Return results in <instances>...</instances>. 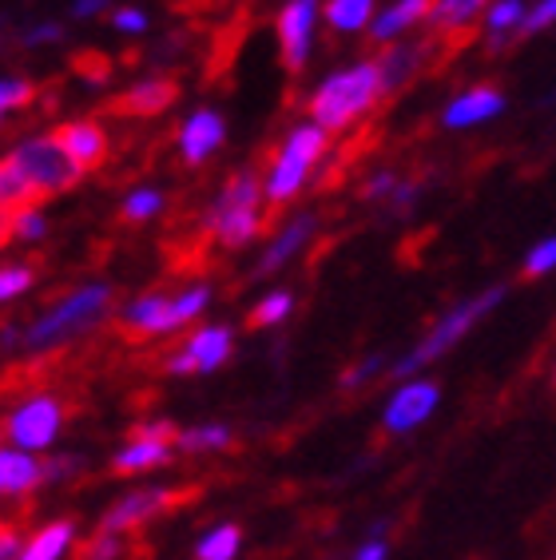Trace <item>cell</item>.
Instances as JSON below:
<instances>
[{"mask_svg":"<svg viewBox=\"0 0 556 560\" xmlns=\"http://www.w3.org/2000/svg\"><path fill=\"white\" fill-rule=\"evenodd\" d=\"M207 302H211V287L207 282H195V287H187L179 294H143V299L128 302L119 311V335L131 338V342L175 335V330H183V326L195 323L207 311Z\"/></svg>","mask_w":556,"mask_h":560,"instance_id":"obj_4","label":"cell"},{"mask_svg":"<svg viewBox=\"0 0 556 560\" xmlns=\"http://www.w3.org/2000/svg\"><path fill=\"white\" fill-rule=\"evenodd\" d=\"M314 231H318V219H314L311 211H306V215H294V219H290V223L282 226V231H278L275 243H270V247L263 250V259H258V267H255L258 279H263V275H275V270L287 267V262L294 259V255H299L302 247H306V238H311Z\"/></svg>","mask_w":556,"mask_h":560,"instance_id":"obj_19","label":"cell"},{"mask_svg":"<svg viewBox=\"0 0 556 560\" xmlns=\"http://www.w3.org/2000/svg\"><path fill=\"white\" fill-rule=\"evenodd\" d=\"M163 191H155V187H136V191L124 199V207H119V219L124 223H148V219H155L163 211Z\"/></svg>","mask_w":556,"mask_h":560,"instance_id":"obj_29","label":"cell"},{"mask_svg":"<svg viewBox=\"0 0 556 560\" xmlns=\"http://www.w3.org/2000/svg\"><path fill=\"white\" fill-rule=\"evenodd\" d=\"M65 36V28L60 24H36V28H28V33L21 36L24 48H36V44H56Z\"/></svg>","mask_w":556,"mask_h":560,"instance_id":"obj_44","label":"cell"},{"mask_svg":"<svg viewBox=\"0 0 556 560\" xmlns=\"http://www.w3.org/2000/svg\"><path fill=\"white\" fill-rule=\"evenodd\" d=\"M60 148L68 151V160L80 167V172H96L100 163L107 160V131L100 128L96 119H68L53 131Z\"/></svg>","mask_w":556,"mask_h":560,"instance_id":"obj_17","label":"cell"},{"mask_svg":"<svg viewBox=\"0 0 556 560\" xmlns=\"http://www.w3.org/2000/svg\"><path fill=\"white\" fill-rule=\"evenodd\" d=\"M267 215H263V179L255 167H243L223 184V191L215 195V203L204 215V235L215 238L219 247L239 250L263 231Z\"/></svg>","mask_w":556,"mask_h":560,"instance_id":"obj_2","label":"cell"},{"mask_svg":"<svg viewBox=\"0 0 556 560\" xmlns=\"http://www.w3.org/2000/svg\"><path fill=\"white\" fill-rule=\"evenodd\" d=\"M485 0H433L429 4V36L433 40H465L473 33V21L482 16Z\"/></svg>","mask_w":556,"mask_h":560,"instance_id":"obj_18","label":"cell"},{"mask_svg":"<svg viewBox=\"0 0 556 560\" xmlns=\"http://www.w3.org/2000/svg\"><path fill=\"white\" fill-rule=\"evenodd\" d=\"M175 100H179V84H175L172 75H148V80L131 84L128 92H119L107 104V112L124 119H155L172 108Z\"/></svg>","mask_w":556,"mask_h":560,"instance_id":"obj_13","label":"cell"},{"mask_svg":"<svg viewBox=\"0 0 556 560\" xmlns=\"http://www.w3.org/2000/svg\"><path fill=\"white\" fill-rule=\"evenodd\" d=\"M33 282H36L33 262H9V267H0V302H12V299H21V294H28Z\"/></svg>","mask_w":556,"mask_h":560,"instance_id":"obj_30","label":"cell"},{"mask_svg":"<svg viewBox=\"0 0 556 560\" xmlns=\"http://www.w3.org/2000/svg\"><path fill=\"white\" fill-rule=\"evenodd\" d=\"M505 112V92L493 84H477L470 92H461L453 104H445L441 112V124L450 131H465V128H477V124H489Z\"/></svg>","mask_w":556,"mask_h":560,"instance_id":"obj_16","label":"cell"},{"mask_svg":"<svg viewBox=\"0 0 556 560\" xmlns=\"http://www.w3.org/2000/svg\"><path fill=\"white\" fill-rule=\"evenodd\" d=\"M107 311H112V287H107V282H88L80 291L53 302L28 330H21V350H28V354H48L56 346H68L72 338L88 335L92 326L104 323Z\"/></svg>","mask_w":556,"mask_h":560,"instance_id":"obj_1","label":"cell"},{"mask_svg":"<svg viewBox=\"0 0 556 560\" xmlns=\"http://www.w3.org/2000/svg\"><path fill=\"white\" fill-rule=\"evenodd\" d=\"M385 552H390V549H385V540L382 537H370L362 549L354 552V560H385Z\"/></svg>","mask_w":556,"mask_h":560,"instance_id":"obj_46","label":"cell"},{"mask_svg":"<svg viewBox=\"0 0 556 560\" xmlns=\"http://www.w3.org/2000/svg\"><path fill=\"white\" fill-rule=\"evenodd\" d=\"M524 9H529L524 0H493L489 12H485V48H489V52L513 48Z\"/></svg>","mask_w":556,"mask_h":560,"instance_id":"obj_21","label":"cell"},{"mask_svg":"<svg viewBox=\"0 0 556 560\" xmlns=\"http://www.w3.org/2000/svg\"><path fill=\"white\" fill-rule=\"evenodd\" d=\"M438 48V40L433 36H426V40H394L385 44L382 56L374 60V72H378V96H394V92H402V88L414 80L417 72H421V65H426V56Z\"/></svg>","mask_w":556,"mask_h":560,"instance_id":"obj_11","label":"cell"},{"mask_svg":"<svg viewBox=\"0 0 556 560\" xmlns=\"http://www.w3.org/2000/svg\"><path fill=\"white\" fill-rule=\"evenodd\" d=\"M104 9H107V0H76L72 16L76 21H92V16H100Z\"/></svg>","mask_w":556,"mask_h":560,"instance_id":"obj_45","label":"cell"},{"mask_svg":"<svg viewBox=\"0 0 556 560\" xmlns=\"http://www.w3.org/2000/svg\"><path fill=\"white\" fill-rule=\"evenodd\" d=\"M175 442H179V450L199 453V450H227V445L235 442V438H231V430H227V425H204V430L179 433Z\"/></svg>","mask_w":556,"mask_h":560,"instance_id":"obj_32","label":"cell"},{"mask_svg":"<svg viewBox=\"0 0 556 560\" xmlns=\"http://www.w3.org/2000/svg\"><path fill=\"white\" fill-rule=\"evenodd\" d=\"M231 354V330L227 326H204V330H195L187 342H183L179 354H172L163 366L167 374H211L219 370Z\"/></svg>","mask_w":556,"mask_h":560,"instance_id":"obj_12","label":"cell"},{"mask_svg":"<svg viewBox=\"0 0 556 560\" xmlns=\"http://www.w3.org/2000/svg\"><path fill=\"white\" fill-rule=\"evenodd\" d=\"M48 231V219L40 215V207H24V211H12V238H24V243H36Z\"/></svg>","mask_w":556,"mask_h":560,"instance_id":"obj_34","label":"cell"},{"mask_svg":"<svg viewBox=\"0 0 556 560\" xmlns=\"http://www.w3.org/2000/svg\"><path fill=\"white\" fill-rule=\"evenodd\" d=\"M429 4L433 0H394L385 12H378L374 21H370V40L374 44H394L397 36H406L414 24H421L429 16Z\"/></svg>","mask_w":556,"mask_h":560,"instance_id":"obj_20","label":"cell"},{"mask_svg":"<svg viewBox=\"0 0 556 560\" xmlns=\"http://www.w3.org/2000/svg\"><path fill=\"white\" fill-rule=\"evenodd\" d=\"M36 191L21 179V172L12 167L9 160H0V211H24V207H36Z\"/></svg>","mask_w":556,"mask_h":560,"instance_id":"obj_27","label":"cell"},{"mask_svg":"<svg viewBox=\"0 0 556 560\" xmlns=\"http://www.w3.org/2000/svg\"><path fill=\"white\" fill-rule=\"evenodd\" d=\"M44 481H68V477L80 474V457H56V462L40 465Z\"/></svg>","mask_w":556,"mask_h":560,"instance_id":"obj_42","label":"cell"},{"mask_svg":"<svg viewBox=\"0 0 556 560\" xmlns=\"http://www.w3.org/2000/svg\"><path fill=\"white\" fill-rule=\"evenodd\" d=\"M72 68L80 75H84L88 84H104L107 80V72H112V65H107V56L104 52H80L72 60Z\"/></svg>","mask_w":556,"mask_h":560,"instance_id":"obj_37","label":"cell"},{"mask_svg":"<svg viewBox=\"0 0 556 560\" xmlns=\"http://www.w3.org/2000/svg\"><path fill=\"white\" fill-rule=\"evenodd\" d=\"M318 12H322V0H287V9L278 12V21H275L278 48H282V65H287L294 75L311 65Z\"/></svg>","mask_w":556,"mask_h":560,"instance_id":"obj_10","label":"cell"},{"mask_svg":"<svg viewBox=\"0 0 556 560\" xmlns=\"http://www.w3.org/2000/svg\"><path fill=\"white\" fill-rule=\"evenodd\" d=\"M60 425H65V406H60V398L36 394V398H28L21 410L4 421V433L12 438L16 450L28 453V450H48V445L56 442Z\"/></svg>","mask_w":556,"mask_h":560,"instance_id":"obj_9","label":"cell"},{"mask_svg":"<svg viewBox=\"0 0 556 560\" xmlns=\"http://www.w3.org/2000/svg\"><path fill=\"white\" fill-rule=\"evenodd\" d=\"M16 552H21V528L9 517H0V560H12Z\"/></svg>","mask_w":556,"mask_h":560,"instance_id":"obj_43","label":"cell"},{"mask_svg":"<svg viewBox=\"0 0 556 560\" xmlns=\"http://www.w3.org/2000/svg\"><path fill=\"white\" fill-rule=\"evenodd\" d=\"M556 262V238H541L533 250H529V259H524V279H545L548 270Z\"/></svg>","mask_w":556,"mask_h":560,"instance_id":"obj_35","label":"cell"},{"mask_svg":"<svg viewBox=\"0 0 556 560\" xmlns=\"http://www.w3.org/2000/svg\"><path fill=\"white\" fill-rule=\"evenodd\" d=\"M501 299H505V287H493V291H485V294H473V299H465V302H457L453 311H445L438 318V326L429 330L421 342L409 350L402 362H397L390 374L394 377H414V374H421V366H429V362H438L441 354H450L453 346L461 342V338L470 335L473 326L482 323L485 314L489 311H497L501 306Z\"/></svg>","mask_w":556,"mask_h":560,"instance_id":"obj_6","label":"cell"},{"mask_svg":"<svg viewBox=\"0 0 556 560\" xmlns=\"http://www.w3.org/2000/svg\"><path fill=\"white\" fill-rule=\"evenodd\" d=\"M326 21H331L334 33H362L374 21V0H331Z\"/></svg>","mask_w":556,"mask_h":560,"instance_id":"obj_26","label":"cell"},{"mask_svg":"<svg viewBox=\"0 0 556 560\" xmlns=\"http://www.w3.org/2000/svg\"><path fill=\"white\" fill-rule=\"evenodd\" d=\"M44 481L40 465L21 450H0V493H28Z\"/></svg>","mask_w":556,"mask_h":560,"instance_id":"obj_24","label":"cell"},{"mask_svg":"<svg viewBox=\"0 0 556 560\" xmlns=\"http://www.w3.org/2000/svg\"><path fill=\"white\" fill-rule=\"evenodd\" d=\"M204 493L199 486H183V489H136V493L119 497L116 505L107 509L104 521H100V533H119V537H128V533H136L139 525H148V521H155L160 513H172V509L187 505V501H195V497Z\"/></svg>","mask_w":556,"mask_h":560,"instance_id":"obj_8","label":"cell"},{"mask_svg":"<svg viewBox=\"0 0 556 560\" xmlns=\"http://www.w3.org/2000/svg\"><path fill=\"white\" fill-rule=\"evenodd\" d=\"M382 358H366V362H358L354 370H346V377H343V389H354V386H366L374 374H382Z\"/></svg>","mask_w":556,"mask_h":560,"instance_id":"obj_41","label":"cell"},{"mask_svg":"<svg viewBox=\"0 0 556 560\" xmlns=\"http://www.w3.org/2000/svg\"><path fill=\"white\" fill-rule=\"evenodd\" d=\"M378 100L382 96H378L374 60H358V65L331 72L318 84V92L311 96V124L334 136V131L354 128V119H362Z\"/></svg>","mask_w":556,"mask_h":560,"instance_id":"obj_3","label":"cell"},{"mask_svg":"<svg viewBox=\"0 0 556 560\" xmlns=\"http://www.w3.org/2000/svg\"><path fill=\"white\" fill-rule=\"evenodd\" d=\"M136 552H148L143 545L136 549L131 537H119V533H96L88 537L76 552V560H136Z\"/></svg>","mask_w":556,"mask_h":560,"instance_id":"obj_25","label":"cell"},{"mask_svg":"<svg viewBox=\"0 0 556 560\" xmlns=\"http://www.w3.org/2000/svg\"><path fill=\"white\" fill-rule=\"evenodd\" d=\"M394 187H397V172L382 167V172H374L362 187H358V195H362V199H370V203H378V199H390V191H394Z\"/></svg>","mask_w":556,"mask_h":560,"instance_id":"obj_38","label":"cell"},{"mask_svg":"<svg viewBox=\"0 0 556 560\" xmlns=\"http://www.w3.org/2000/svg\"><path fill=\"white\" fill-rule=\"evenodd\" d=\"M227 140V124L215 108H199L183 119L179 128V155L187 167H199L204 160H211L215 151L223 148Z\"/></svg>","mask_w":556,"mask_h":560,"instance_id":"obj_15","label":"cell"},{"mask_svg":"<svg viewBox=\"0 0 556 560\" xmlns=\"http://www.w3.org/2000/svg\"><path fill=\"white\" fill-rule=\"evenodd\" d=\"M326 148H331V136L322 128H314V124L290 128V136L282 140V148H278L275 163H270L267 179H263V195H267L270 211H282V207L306 187V179H311V172L318 167L322 155H326Z\"/></svg>","mask_w":556,"mask_h":560,"instance_id":"obj_5","label":"cell"},{"mask_svg":"<svg viewBox=\"0 0 556 560\" xmlns=\"http://www.w3.org/2000/svg\"><path fill=\"white\" fill-rule=\"evenodd\" d=\"M417 195H421V179H397V187L390 191V199H385V203L394 207L397 215H406L409 207H414Z\"/></svg>","mask_w":556,"mask_h":560,"instance_id":"obj_40","label":"cell"},{"mask_svg":"<svg viewBox=\"0 0 556 560\" xmlns=\"http://www.w3.org/2000/svg\"><path fill=\"white\" fill-rule=\"evenodd\" d=\"M76 537V521H53V525H44L40 533H33L28 545H21L16 560H60L68 552Z\"/></svg>","mask_w":556,"mask_h":560,"instance_id":"obj_23","label":"cell"},{"mask_svg":"<svg viewBox=\"0 0 556 560\" xmlns=\"http://www.w3.org/2000/svg\"><path fill=\"white\" fill-rule=\"evenodd\" d=\"M553 16H556V0H536L533 9H524L521 28H517V40H529V36L545 33L548 24H553Z\"/></svg>","mask_w":556,"mask_h":560,"instance_id":"obj_33","label":"cell"},{"mask_svg":"<svg viewBox=\"0 0 556 560\" xmlns=\"http://www.w3.org/2000/svg\"><path fill=\"white\" fill-rule=\"evenodd\" d=\"M438 394H441V389L433 386V382H406V386H402L394 398H390V406H385L382 425L390 433L417 430V425H421L429 413L438 410Z\"/></svg>","mask_w":556,"mask_h":560,"instance_id":"obj_14","label":"cell"},{"mask_svg":"<svg viewBox=\"0 0 556 560\" xmlns=\"http://www.w3.org/2000/svg\"><path fill=\"white\" fill-rule=\"evenodd\" d=\"M33 96H36V88L28 84V80H0V116L4 112H12V108H24V104H33Z\"/></svg>","mask_w":556,"mask_h":560,"instance_id":"obj_36","label":"cell"},{"mask_svg":"<svg viewBox=\"0 0 556 560\" xmlns=\"http://www.w3.org/2000/svg\"><path fill=\"white\" fill-rule=\"evenodd\" d=\"M239 545H243V528L219 525V528H211L199 545H195V560H235Z\"/></svg>","mask_w":556,"mask_h":560,"instance_id":"obj_28","label":"cell"},{"mask_svg":"<svg viewBox=\"0 0 556 560\" xmlns=\"http://www.w3.org/2000/svg\"><path fill=\"white\" fill-rule=\"evenodd\" d=\"M294 311V294L290 291H275V294H267V299L258 302L255 311H251V318H246V326H275V323H282L287 314Z\"/></svg>","mask_w":556,"mask_h":560,"instance_id":"obj_31","label":"cell"},{"mask_svg":"<svg viewBox=\"0 0 556 560\" xmlns=\"http://www.w3.org/2000/svg\"><path fill=\"white\" fill-rule=\"evenodd\" d=\"M167 462H172V445L131 438V445H124V450L116 453L112 474H116V477H136V474H148V469H160V465H167Z\"/></svg>","mask_w":556,"mask_h":560,"instance_id":"obj_22","label":"cell"},{"mask_svg":"<svg viewBox=\"0 0 556 560\" xmlns=\"http://www.w3.org/2000/svg\"><path fill=\"white\" fill-rule=\"evenodd\" d=\"M112 28L124 36H139V33H148V12H139V9H116L112 12Z\"/></svg>","mask_w":556,"mask_h":560,"instance_id":"obj_39","label":"cell"},{"mask_svg":"<svg viewBox=\"0 0 556 560\" xmlns=\"http://www.w3.org/2000/svg\"><path fill=\"white\" fill-rule=\"evenodd\" d=\"M9 243H12V215L0 211V247H9Z\"/></svg>","mask_w":556,"mask_h":560,"instance_id":"obj_47","label":"cell"},{"mask_svg":"<svg viewBox=\"0 0 556 560\" xmlns=\"http://www.w3.org/2000/svg\"><path fill=\"white\" fill-rule=\"evenodd\" d=\"M9 163L21 172V179L36 191V199H53V195H65L72 187H80L84 172L68 160V151L60 148L56 136H33V140H21L12 148Z\"/></svg>","mask_w":556,"mask_h":560,"instance_id":"obj_7","label":"cell"}]
</instances>
